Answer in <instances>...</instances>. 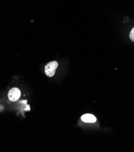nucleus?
I'll return each instance as SVG.
<instances>
[{"mask_svg":"<svg viewBox=\"0 0 134 152\" xmlns=\"http://www.w3.org/2000/svg\"><path fill=\"white\" fill-rule=\"evenodd\" d=\"M57 67L58 63L56 61L50 62L45 67V73L49 77H53L55 74Z\"/></svg>","mask_w":134,"mask_h":152,"instance_id":"obj_1","label":"nucleus"},{"mask_svg":"<svg viewBox=\"0 0 134 152\" xmlns=\"http://www.w3.org/2000/svg\"><path fill=\"white\" fill-rule=\"evenodd\" d=\"M21 96V91L17 87L12 88L8 93L9 99L13 102L17 101Z\"/></svg>","mask_w":134,"mask_h":152,"instance_id":"obj_2","label":"nucleus"},{"mask_svg":"<svg viewBox=\"0 0 134 152\" xmlns=\"http://www.w3.org/2000/svg\"><path fill=\"white\" fill-rule=\"evenodd\" d=\"M81 119L85 123H94L96 122L97 118L92 114H85L82 116Z\"/></svg>","mask_w":134,"mask_h":152,"instance_id":"obj_3","label":"nucleus"},{"mask_svg":"<svg viewBox=\"0 0 134 152\" xmlns=\"http://www.w3.org/2000/svg\"><path fill=\"white\" fill-rule=\"evenodd\" d=\"M129 37L130 39L134 42V27L131 30V32H130V35H129Z\"/></svg>","mask_w":134,"mask_h":152,"instance_id":"obj_4","label":"nucleus"}]
</instances>
